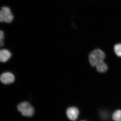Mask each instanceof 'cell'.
Here are the masks:
<instances>
[{
  "label": "cell",
  "mask_w": 121,
  "mask_h": 121,
  "mask_svg": "<svg viewBox=\"0 0 121 121\" xmlns=\"http://www.w3.org/2000/svg\"><path fill=\"white\" fill-rule=\"evenodd\" d=\"M105 57V55L103 51L99 49H96L90 53L89 60L92 66H95L99 63L103 61Z\"/></svg>",
  "instance_id": "6da1fadb"
},
{
  "label": "cell",
  "mask_w": 121,
  "mask_h": 121,
  "mask_svg": "<svg viewBox=\"0 0 121 121\" xmlns=\"http://www.w3.org/2000/svg\"><path fill=\"white\" fill-rule=\"evenodd\" d=\"M17 109L22 115L25 117H32L35 113L34 108L27 102L24 101L20 103L17 106Z\"/></svg>",
  "instance_id": "7a4b0ae2"
},
{
  "label": "cell",
  "mask_w": 121,
  "mask_h": 121,
  "mask_svg": "<svg viewBox=\"0 0 121 121\" xmlns=\"http://www.w3.org/2000/svg\"><path fill=\"white\" fill-rule=\"evenodd\" d=\"M13 19V15L10 9L8 7H2L0 10V22L9 23L12 22Z\"/></svg>",
  "instance_id": "3957f363"
},
{
  "label": "cell",
  "mask_w": 121,
  "mask_h": 121,
  "mask_svg": "<svg viewBox=\"0 0 121 121\" xmlns=\"http://www.w3.org/2000/svg\"><path fill=\"white\" fill-rule=\"evenodd\" d=\"M15 78L13 74L9 72H5L1 74L0 76L1 82L4 84H9L14 82Z\"/></svg>",
  "instance_id": "277c9868"
},
{
  "label": "cell",
  "mask_w": 121,
  "mask_h": 121,
  "mask_svg": "<svg viewBox=\"0 0 121 121\" xmlns=\"http://www.w3.org/2000/svg\"><path fill=\"white\" fill-rule=\"evenodd\" d=\"M66 114L68 118L72 121L77 120L79 114L78 109L74 107H72L68 108L66 111Z\"/></svg>",
  "instance_id": "5b68a950"
},
{
  "label": "cell",
  "mask_w": 121,
  "mask_h": 121,
  "mask_svg": "<svg viewBox=\"0 0 121 121\" xmlns=\"http://www.w3.org/2000/svg\"><path fill=\"white\" fill-rule=\"evenodd\" d=\"M12 56L11 52L8 50L4 49L0 50V62H7Z\"/></svg>",
  "instance_id": "8992f818"
},
{
  "label": "cell",
  "mask_w": 121,
  "mask_h": 121,
  "mask_svg": "<svg viewBox=\"0 0 121 121\" xmlns=\"http://www.w3.org/2000/svg\"><path fill=\"white\" fill-rule=\"evenodd\" d=\"M95 67L97 71L100 73H104L106 72L108 69L107 65L103 61L99 63L96 65Z\"/></svg>",
  "instance_id": "52a82bcc"
},
{
  "label": "cell",
  "mask_w": 121,
  "mask_h": 121,
  "mask_svg": "<svg viewBox=\"0 0 121 121\" xmlns=\"http://www.w3.org/2000/svg\"><path fill=\"white\" fill-rule=\"evenodd\" d=\"M112 118L114 121H121V110L115 111L112 115Z\"/></svg>",
  "instance_id": "ba28073f"
},
{
  "label": "cell",
  "mask_w": 121,
  "mask_h": 121,
  "mask_svg": "<svg viewBox=\"0 0 121 121\" xmlns=\"http://www.w3.org/2000/svg\"><path fill=\"white\" fill-rule=\"evenodd\" d=\"M114 51L117 56L121 57V43L115 45Z\"/></svg>",
  "instance_id": "9c48e42d"
},
{
  "label": "cell",
  "mask_w": 121,
  "mask_h": 121,
  "mask_svg": "<svg viewBox=\"0 0 121 121\" xmlns=\"http://www.w3.org/2000/svg\"><path fill=\"white\" fill-rule=\"evenodd\" d=\"M4 33L2 30H0V47H3L4 44Z\"/></svg>",
  "instance_id": "30bf717a"
},
{
  "label": "cell",
  "mask_w": 121,
  "mask_h": 121,
  "mask_svg": "<svg viewBox=\"0 0 121 121\" xmlns=\"http://www.w3.org/2000/svg\"></svg>",
  "instance_id": "8fae6325"
}]
</instances>
